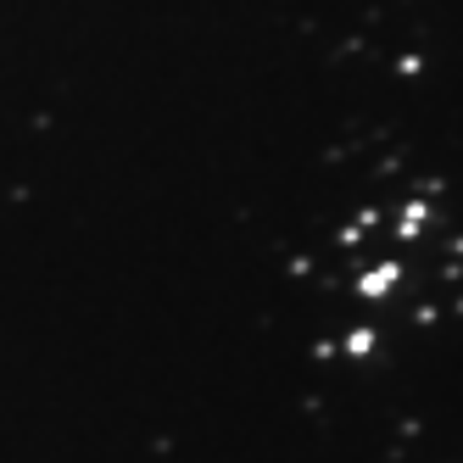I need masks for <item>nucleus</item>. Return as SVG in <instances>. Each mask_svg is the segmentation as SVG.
<instances>
[{
	"mask_svg": "<svg viewBox=\"0 0 463 463\" xmlns=\"http://www.w3.org/2000/svg\"><path fill=\"white\" fill-rule=\"evenodd\" d=\"M391 280H396V268H380V273H369V280H363V290H369V296H380Z\"/></svg>",
	"mask_w": 463,
	"mask_h": 463,
	"instance_id": "obj_1",
	"label": "nucleus"
}]
</instances>
